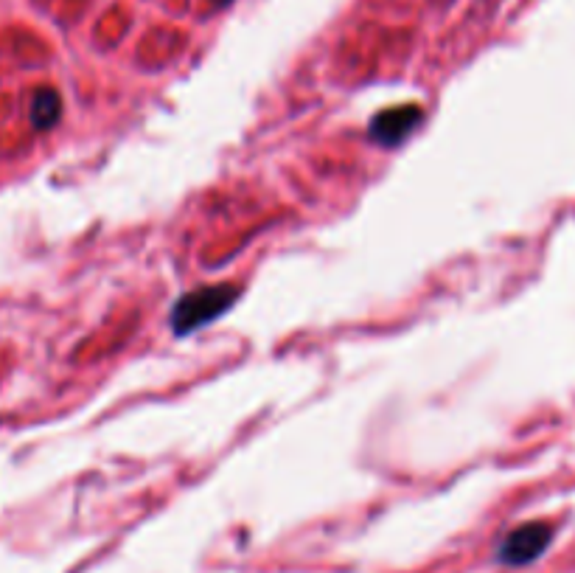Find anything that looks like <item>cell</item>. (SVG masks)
<instances>
[{"mask_svg":"<svg viewBox=\"0 0 575 573\" xmlns=\"http://www.w3.org/2000/svg\"><path fill=\"white\" fill-rule=\"evenodd\" d=\"M62 118V99L54 88H40L31 99V124L34 130H51Z\"/></svg>","mask_w":575,"mask_h":573,"instance_id":"4","label":"cell"},{"mask_svg":"<svg viewBox=\"0 0 575 573\" xmlns=\"http://www.w3.org/2000/svg\"><path fill=\"white\" fill-rule=\"evenodd\" d=\"M553 526L545 520H531L505 534L497 545V562L505 568H525L545 554L553 543Z\"/></svg>","mask_w":575,"mask_h":573,"instance_id":"2","label":"cell"},{"mask_svg":"<svg viewBox=\"0 0 575 573\" xmlns=\"http://www.w3.org/2000/svg\"><path fill=\"white\" fill-rule=\"evenodd\" d=\"M216 3H228V0H216Z\"/></svg>","mask_w":575,"mask_h":573,"instance_id":"5","label":"cell"},{"mask_svg":"<svg viewBox=\"0 0 575 573\" xmlns=\"http://www.w3.org/2000/svg\"><path fill=\"white\" fill-rule=\"evenodd\" d=\"M239 298H242V290L236 284H205V287L180 295L169 315L174 338H186L202 326L219 321Z\"/></svg>","mask_w":575,"mask_h":573,"instance_id":"1","label":"cell"},{"mask_svg":"<svg viewBox=\"0 0 575 573\" xmlns=\"http://www.w3.org/2000/svg\"><path fill=\"white\" fill-rule=\"evenodd\" d=\"M424 121V110L418 104H393L388 110H379L368 121V138L385 149L402 147L416 127Z\"/></svg>","mask_w":575,"mask_h":573,"instance_id":"3","label":"cell"}]
</instances>
